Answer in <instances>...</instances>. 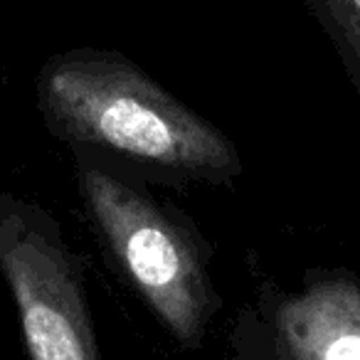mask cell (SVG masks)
<instances>
[{
  "label": "cell",
  "instance_id": "cell-1",
  "mask_svg": "<svg viewBox=\"0 0 360 360\" xmlns=\"http://www.w3.org/2000/svg\"><path fill=\"white\" fill-rule=\"evenodd\" d=\"M37 106L47 129L75 148L175 180L232 186L242 175L232 141L119 52L55 55L37 77Z\"/></svg>",
  "mask_w": 360,
  "mask_h": 360
},
{
  "label": "cell",
  "instance_id": "cell-2",
  "mask_svg": "<svg viewBox=\"0 0 360 360\" xmlns=\"http://www.w3.org/2000/svg\"><path fill=\"white\" fill-rule=\"evenodd\" d=\"M77 183L124 281L180 348H200L220 309L205 240L150 193L91 160H79Z\"/></svg>",
  "mask_w": 360,
  "mask_h": 360
},
{
  "label": "cell",
  "instance_id": "cell-3",
  "mask_svg": "<svg viewBox=\"0 0 360 360\" xmlns=\"http://www.w3.org/2000/svg\"><path fill=\"white\" fill-rule=\"evenodd\" d=\"M0 274L30 360H104L82 264L35 202L0 193Z\"/></svg>",
  "mask_w": 360,
  "mask_h": 360
},
{
  "label": "cell",
  "instance_id": "cell-4",
  "mask_svg": "<svg viewBox=\"0 0 360 360\" xmlns=\"http://www.w3.org/2000/svg\"><path fill=\"white\" fill-rule=\"evenodd\" d=\"M235 360H360V279L345 269L309 271L237 319Z\"/></svg>",
  "mask_w": 360,
  "mask_h": 360
},
{
  "label": "cell",
  "instance_id": "cell-5",
  "mask_svg": "<svg viewBox=\"0 0 360 360\" xmlns=\"http://www.w3.org/2000/svg\"><path fill=\"white\" fill-rule=\"evenodd\" d=\"M338 50L348 79L360 96V0H304Z\"/></svg>",
  "mask_w": 360,
  "mask_h": 360
}]
</instances>
